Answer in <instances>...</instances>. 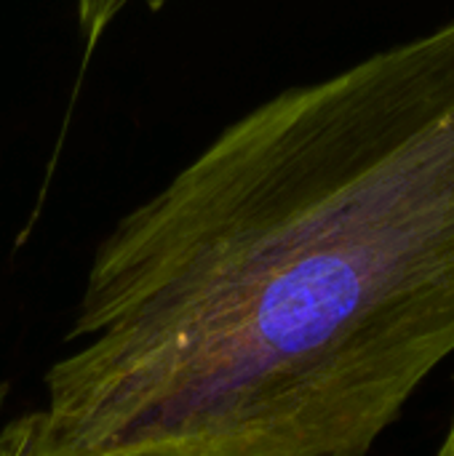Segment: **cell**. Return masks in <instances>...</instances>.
Returning a JSON list of instances; mask_svg holds the SVG:
<instances>
[{"label":"cell","mask_w":454,"mask_h":456,"mask_svg":"<svg viewBox=\"0 0 454 456\" xmlns=\"http://www.w3.org/2000/svg\"><path fill=\"white\" fill-rule=\"evenodd\" d=\"M29 456H367L454 355V19L230 123L104 235Z\"/></svg>","instance_id":"1"},{"label":"cell","mask_w":454,"mask_h":456,"mask_svg":"<svg viewBox=\"0 0 454 456\" xmlns=\"http://www.w3.org/2000/svg\"><path fill=\"white\" fill-rule=\"evenodd\" d=\"M131 3H142L150 11L163 8L169 0H75L78 5V27L86 40V51L91 53L102 35L110 29V24L120 16V11Z\"/></svg>","instance_id":"2"},{"label":"cell","mask_w":454,"mask_h":456,"mask_svg":"<svg viewBox=\"0 0 454 456\" xmlns=\"http://www.w3.org/2000/svg\"><path fill=\"white\" fill-rule=\"evenodd\" d=\"M35 436V414L19 417L0 430V456H29Z\"/></svg>","instance_id":"3"},{"label":"cell","mask_w":454,"mask_h":456,"mask_svg":"<svg viewBox=\"0 0 454 456\" xmlns=\"http://www.w3.org/2000/svg\"><path fill=\"white\" fill-rule=\"evenodd\" d=\"M436 456H454V417L452 425H450V433H447V438H444V444H442V449H439Z\"/></svg>","instance_id":"4"},{"label":"cell","mask_w":454,"mask_h":456,"mask_svg":"<svg viewBox=\"0 0 454 456\" xmlns=\"http://www.w3.org/2000/svg\"><path fill=\"white\" fill-rule=\"evenodd\" d=\"M5 395H8V385H0V411L5 406Z\"/></svg>","instance_id":"5"}]
</instances>
